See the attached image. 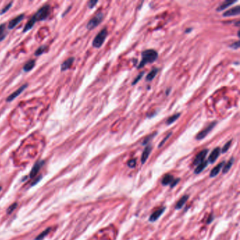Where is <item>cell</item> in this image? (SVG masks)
Instances as JSON below:
<instances>
[{
  "instance_id": "1",
  "label": "cell",
  "mask_w": 240,
  "mask_h": 240,
  "mask_svg": "<svg viewBox=\"0 0 240 240\" xmlns=\"http://www.w3.org/2000/svg\"><path fill=\"white\" fill-rule=\"evenodd\" d=\"M158 58V53L154 50H146L142 53V60L139 63L138 68H141L148 64L155 61Z\"/></svg>"
},
{
  "instance_id": "2",
  "label": "cell",
  "mask_w": 240,
  "mask_h": 240,
  "mask_svg": "<svg viewBox=\"0 0 240 240\" xmlns=\"http://www.w3.org/2000/svg\"><path fill=\"white\" fill-rule=\"evenodd\" d=\"M51 12V6L49 4H45L42 7H41L37 11L36 13L33 15V17L36 21H42L45 20Z\"/></svg>"
},
{
  "instance_id": "3",
  "label": "cell",
  "mask_w": 240,
  "mask_h": 240,
  "mask_svg": "<svg viewBox=\"0 0 240 240\" xmlns=\"http://www.w3.org/2000/svg\"><path fill=\"white\" fill-rule=\"evenodd\" d=\"M107 35H108V31H107V29L105 28L102 30L101 31L97 34V35L95 37L94 40L92 42V46H94V48L101 47L104 42H105Z\"/></svg>"
},
{
  "instance_id": "4",
  "label": "cell",
  "mask_w": 240,
  "mask_h": 240,
  "mask_svg": "<svg viewBox=\"0 0 240 240\" xmlns=\"http://www.w3.org/2000/svg\"><path fill=\"white\" fill-rule=\"evenodd\" d=\"M104 18V13L102 12H99L93 17L92 19L90 20V21L87 24V28L88 30H93L95 28L97 27L100 24V23L102 21Z\"/></svg>"
},
{
  "instance_id": "5",
  "label": "cell",
  "mask_w": 240,
  "mask_h": 240,
  "mask_svg": "<svg viewBox=\"0 0 240 240\" xmlns=\"http://www.w3.org/2000/svg\"><path fill=\"white\" fill-rule=\"evenodd\" d=\"M216 124H217V122H216V121H214V122H212L211 123H210V124H209L206 128H204L202 131L199 132V133L197 134V137H196V139H197V140H201V139L205 138V137H206L207 135L212 131V130L216 127Z\"/></svg>"
},
{
  "instance_id": "6",
  "label": "cell",
  "mask_w": 240,
  "mask_h": 240,
  "mask_svg": "<svg viewBox=\"0 0 240 240\" xmlns=\"http://www.w3.org/2000/svg\"><path fill=\"white\" fill-rule=\"evenodd\" d=\"M28 87V84H25V85H22L21 87H20L18 90H16L14 92H13L12 94H11L9 96L6 98V102H11L13 100H14L16 98H17L21 93Z\"/></svg>"
},
{
  "instance_id": "7",
  "label": "cell",
  "mask_w": 240,
  "mask_h": 240,
  "mask_svg": "<svg viewBox=\"0 0 240 240\" xmlns=\"http://www.w3.org/2000/svg\"><path fill=\"white\" fill-rule=\"evenodd\" d=\"M208 152V150H204L200 151V152L196 156L194 160V165H198L199 164H201V163L204 161H205V158H206Z\"/></svg>"
},
{
  "instance_id": "8",
  "label": "cell",
  "mask_w": 240,
  "mask_h": 240,
  "mask_svg": "<svg viewBox=\"0 0 240 240\" xmlns=\"http://www.w3.org/2000/svg\"><path fill=\"white\" fill-rule=\"evenodd\" d=\"M45 164L44 161H39L36 163L34 165V166L32 167V168L31 170V172L30 173V178H33L34 177H35L37 175V174L38 173V172L39 171V169L41 168L42 166Z\"/></svg>"
},
{
  "instance_id": "9",
  "label": "cell",
  "mask_w": 240,
  "mask_h": 240,
  "mask_svg": "<svg viewBox=\"0 0 240 240\" xmlns=\"http://www.w3.org/2000/svg\"><path fill=\"white\" fill-rule=\"evenodd\" d=\"M24 16H25L24 14H20V15H18V16H16V18L11 20L8 25V28L9 30L14 28L16 25L19 24V23L22 21L23 18H24Z\"/></svg>"
},
{
  "instance_id": "10",
  "label": "cell",
  "mask_w": 240,
  "mask_h": 240,
  "mask_svg": "<svg viewBox=\"0 0 240 240\" xmlns=\"http://www.w3.org/2000/svg\"><path fill=\"white\" fill-rule=\"evenodd\" d=\"M240 14V6H236L234 7L229 9L225 13H223V16L224 17H230V16H239Z\"/></svg>"
},
{
  "instance_id": "11",
  "label": "cell",
  "mask_w": 240,
  "mask_h": 240,
  "mask_svg": "<svg viewBox=\"0 0 240 240\" xmlns=\"http://www.w3.org/2000/svg\"><path fill=\"white\" fill-rule=\"evenodd\" d=\"M165 209V207H162V208L158 209V210H157L155 212H153V213L151 215L149 220H150L151 223L155 222V221L157 220L158 219L160 218V216L164 213Z\"/></svg>"
},
{
  "instance_id": "12",
  "label": "cell",
  "mask_w": 240,
  "mask_h": 240,
  "mask_svg": "<svg viewBox=\"0 0 240 240\" xmlns=\"http://www.w3.org/2000/svg\"><path fill=\"white\" fill-rule=\"evenodd\" d=\"M220 152H221L220 149L219 147H216V148L214 149V150L212 151V152L211 153L210 156H209L208 162L211 163V164H213V163L215 162L217 160V158H218Z\"/></svg>"
},
{
  "instance_id": "13",
  "label": "cell",
  "mask_w": 240,
  "mask_h": 240,
  "mask_svg": "<svg viewBox=\"0 0 240 240\" xmlns=\"http://www.w3.org/2000/svg\"><path fill=\"white\" fill-rule=\"evenodd\" d=\"M74 60L75 59L73 57H70L66 61H64V62H63L61 65V71H66L68 69H69L73 65Z\"/></svg>"
},
{
  "instance_id": "14",
  "label": "cell",
  "mask_w": 240,
  "mask_h": 240,
  "mask_svg": "<svg viewBox=\"0 0 240 240\" xmlns=\"http://www.w3.org/2000/svg\"><path fill=\"white\" fill-rule=\"evenodd\" d=\"M151 150H152V147H151V145L146 146L145 149H144V150L142 153V158H141V161H142V164H144V163L146 161V160L148 159L149 156H150V154Z\"/></svg>"
},
{
  "instance_id": "15",
  "label": "cell",
  "mask_w": 240,
  "mask_h": 240,
  "mask_svg": "<svg viewBox=\"0 0 240 240\" xmlns=\"http://www.w3.org/2000/svg\"><path fill=\"white\" fill-rule=\"evenodd\" d=\"M237 2V1H234V0H227V1H225V2H223V3H222L220 4V6H218V7L216 9V11H223L224 10V9H227V7H229L230 6H231V5H232V4H234V3H236Z\"/></svg>"
},
{
  "instance_id": "16",
  "label": "cell",
  "mask_w": 240,
  "mask_h": 240,
  "mask_svg": "<svg viewBox=\"0 0 240 240\" xmlns=\"http://www.w3.org/2000/svg\"><path fill=\"white\" fill-rule=\"evenodd\" d=\"M224 165H225V162L223 161V162L220 163V164L216 165L215 168H213L210 173L211 178H214V177H216V175H217L220 173V170L222 169V168L224 166Z\"/></svg>"
},
{
  "instance_id": "17",
  "label": "cell",
  "mask_w": 240,
  "mask_h": 240,
  "mask_svg": "<svg viewBox=\"0 0 240 240\" xmlns=\"http://www.w3.org/2000/svg\"><path fill=\"white\" fill-rule=\"evenodd\" d=\"M36 22H37L36 20L35 19V18L33 17V16H32V17L28 20V21L26 24H25L24 28H23V32H26L28 31H29L30 30H31L32 28H33V26L35 25V24Z\"/></svg>"
},
{
  "instance_id": "18",
  "label": "cell",
  "mask_w": 240,
  "mask_h": 240,
  "mask_svg": "<svg viewBox=\"0 0 240 240\" xmlns=\"http://www.w3.org/2000/svg\"><path fill=\"white\" fill-rule=\"evenodd\" d=\"M35 66V60L31 59L27 61L26 64L24 65L23 66V71L25 72H29L31 71V70L33 69V68Z\"/></svg>"
},
{
  "instance_id": "19",
  "label": "cell",
  "mask_w": 240,
  "mask_h": 240,
  "mask_svg": "<svg viewBox=\"0 0 240 240\" xmlns=\"http://www.w3.org/2000/svg\"><path fill=\"white\" fill-rule=\"evenodd\" d=\"M174 180V178L173 175L170 174H167L161 180V184L163 185L166 186L168 185H171V183H173V181Z\"/></svg>"
},
{
  "instance_id": "20",
  "label": "cell",
  "mask_w": 240,
  "mask_h": 240,
  "mask_svg": "<svg viewBox=\"0 0 240 240\" xmlns=\"http://www.w3.org/2000/svg\"><path fill=\"white\" fill-rule=\"evenodd\" d=\"M188 198H189L188 195L183 196V197H182L181 199L179 200L178 202L176 204L175 209H177V210H179V209H181L182 208H183V207L184 206V205L186 204V202H187V201L188 200Z\"/></svg>"
},
{
  "instance_id": "21",
  "label": "cell",
  "mask_w": 240,
  "mask_h": 240,
  "mask_svg": "<svg viewBox=\"0 0 240 240\" xmlns=\"http://www.w3.org/2000/svg\"><path fill=\"white\" fill-rule=\"evenodd\" d=\"M208 164H209L208 161H204L202 163H201V164H199L197 165V167L194 170V173L196 174H199L201 173V172H202L205 168H206L207 165H208Z\"/></svg>"
},
{
  "instance_id": "22",
  "label": "cell",
  "mask_w": 240,
  "mask_h": 240,
  "mask_svg": "<svg viewBox=\"0 0 240 240\" xmlns=\"http://www.w3.org/2000/svg\"><path fill=\"white\" fill-rule=\"evenodd\" d=\"M158 71V69L157 68H153L150 72V73H149L148 75L146 76V80L147 81V82H150V81L152 80L153 79L155 78V76H157Z\"/></svg>"
},
{
  "instance_id": "23",
  "label": "cell",
  "mask_w": 240,
  "mask_h": 240,
  "mask_svg": "<svg viewBox=\"0 0 240 240\" xmlns=\"http://www.w3.org/2000/svg\"><path fill=\"white\" fill-rule=\"evenodd\" d=\"M234 158H231V159H230L229 161H228L227 164L225 165V166L223 167V173L225 174L227 173L228 171H230V168H231V167L232 166L233 164H234Z\"/></svg>"
},
{
  "instance_id": "24",
  "label": "cell",
  "mask_w": 240,
  "mask_h": 240,
  "mask_svg": "<svg viewBox=\"0 0 240 240\" xmlns=\"http://www.w3.org/2000/svg\"><path fill=\"white\" fill-rule=\"evenodd\" d=\"M180 113L174 114L173 116H171V117H170V118H168V119L167 120V121H166V124L169 125L172 124V123H173L174 122H175V121L178 119V118H179V117H180Z\"/></svg>"
},
{
  "instance_id": "25",
  "label": "cell",
  "mask_w": 240,
  "mask_h": 240,
  "mask_svg": "<svg viewBox=\"0 0 240 240\" xmlns=\"http://www.w3.org/2000/svg\"><path fill=\"white\" fill-rule=\"evenodd\" d=\"M46 45L40 46L38 49V50L35 51V55L36 57L40 56V55L42 54L43 53H45L46 52Z\"/></svg>"
},
{
  "instance_id": "26",
  "label": "cell",
  "mask_w": 240,
  "mask_h": 240,
  "mask_svg": "<svg viewBox=\"0 0 240 240\" xmlns=\"http://www.w3.org/2000/svg\"><path fill=\"white\" fill-rule=\"evenodd\" d=\"M4 31H5V24L0 25V41L5 38Z\"/></svg>"
},
{
  "instance_id": "27",
  "label": "cell",
  "mask_w": 240,
  "mask_h": 240,
  "mask_svg": "<svg viewBox=\"0 0 240 240\" xmlns=\"http://www.w3.org/2000/svg\"><path fill=\"white\" fill-rule=\"evenodd\" d=\"M157 134V132H154V133H153V134H151V135H149L148 137H146L145 139H144V141H143V142H142V144L143 145H145V144H148L149 142H150V141L151 140V139H153V137H155V135Z\"/></svg>"
},
{
  "instance_id": "28",
  "label": "cell",
  "mask_w": 240,
  "mask_h": 240,
  "mask_svg": "<svg viewBox=\"0 0 240 240\" xmlns=\"http://www.w3.org/2000/svg\"><path fill=\"white\" fill-rule=\"evenodd\" d=\"M50 230H51V229H50V228H48V229H46V230H45V231H44V232H42V233H41V234H39V235H38V237H36V239H35V240H41L42 239H43V238H44V237H45L46 236V234H48V233H49V232H50Z\"/></svg>"
},
{
  "instance_id": "29",
  "label": "cell",
  "mask_w": 240,
  "mask_h": 240,
  "mask_svg": "<svg viewBox=\"0 0 240 240\" xmlns=\"http://www.w3.org/2000/svg\"><path fill=\"white\" fill-rule=\"evenodd\" d=\"M12 4H13V2H10V3H9V4H7V5H6L5 7L3 8V9H2V10L0 11V15H3L4 13H5L6 12V11H8L9 9H11V6H12Z\"/></svg>"
},
{
  "instance_id": "30",
  "label": "cell",
  "mask_w": 240,
  "mask_h": 240,
  "mask_svg": "<svg viewBox=\"0 0 240 240\" xmlns=\"http://www.w3.org/2000/svg\"><path fill=\"white\" fill-rule=\"evenodd\" d=\"M231 144H232V140H230L229 142H227V143H226L224 146H223L222 151H221V152L222 153H226L227 151V150H229V148L230 147V146H231Z\"/></svg>"
},
{
  "instance_id": "31",
  "label": "cell",
  "mask_w": 240,
  "mask_h": 240,
  "mask_svg": "<svg viewBox=\"0 0 240 240\" xmlns=\"http://www.w3.org/2000/svg\"><path fill=\"white\" fill-rule=\"evenodd\" d=\"M144 72H142V73H139L138 76H137V78L135 79V80L133 81V82H132V85H136V84L139 82V80H140V79L142 78V76H143V75H144Z\"/></svg>"
},
{
  "instance_id": "32",
  "label": "cell",
  "mask_w": 240,
  "mask_h": 240,
  "mask_svg": "<svg viewBox=\"0 0 240 240\" xmlns=\"http://www.w3.org/2000/svg\"><path fill=\"white\" fill-rule=\"evenodd\" d=\"M171 135H172V132H170V133L168 134V135H166V136H165V138H164V139H163V141L161 142V143L159 144V145H158V147L160 148L161 146H162L163 145H164V144H165V142H166V141L168 140V139L170 138V137L171 136Z\"/></svg>"
},
{
  "instance_id": "33",
  "label": "cell",
  "mask_w": 240,
  "mask_h": 240,
  "mask_svg": "<svg viewBox=\"0 0 240 240\" xmlns=\"http://www.w3.org/2000/svg\"><path fill=\"white\" fill-rule=\"evenodd\" d=\"M127 165L129 168H135L136 165V159H131L127 162Z\"/></svg>"
},
{
  "instance_id": "34",
  "label": "cell",
  "mask_w": 240,
  "mask_h": 240,
  "mask_svg": "<svg viewBox=\"0 0 240 240\" xmlns=\"http://www.w3.org/2000/svg\"><path fill=\"white\" fill-rule=\"evenodd\" d=\"M98 3V1H94V0H91V1H90L89 2H88V7H89L90 9H92V8H94V6H95V5H96V4Z\"/></svg>"
},
{
  "instance_id": "35",
  "label": "cell",
  "mask_w": 240,
  "mask_h": 240,
  "mask_svg": "<svg viewBox=\"0 0 240 240\" xmlns=\"http://www.w3.org/2000/svg\"><path fill=\"white\" fill-rule=\"evenodd\" d=\"M239 41H237L235 42L234 43H232L231 45H230V48L233 49V50H238L239 48Z\"/></svg>"
},
{
  "instance_id": "36",
  "label": "cell",
  "mask_w": 240,
  "mask_h": 240,
  "mask_svg": "<svg viewBox=\"0 0 240 240\" xmlns=\"http://www.w3.org/2000/svg\"><path fill=\"white\" fill-rule=\"evenodd\" d=\"M16 204H13V205H11V206L8 209L7 213H11V212H12L16 209Z\"/></svg>"
},
{
  "instance_id": "37",
  "label": "cell",
  "mask_w": 240,
  "mask_h": 240,
  "mask_svg": "<svg viewBox=\"0 0 240 240\" xmlns=\"http://www.w3.org/2000/svg\"><path fill=\"white\" fill-rule=\"evenodd\" d=\"M180 181V179H176V180H174L173 181V183H171V187H175V186L178 183V182Z\"/></svg>"
},
{
  "instance_id": "38",
  "label": "cell",
  "mask_w": 240,
  "mask_h": 240,
  "mask_svg": "<svg viewBox=\"0 0 240 240\" xmlns=\"http://www.w3.org/2000/svg\"><path fill=\"white\" fill-rule=\"evenodd\" d=\"M191 30H192V29H189V30H186V32H188L189 31H191Z\"/></svg>"
},
{
  "instance_id": "39",
  "label": "cell",
  "mask_w": 240,
  "mask_h": 240,
  "mask_svg": "<svg viewBox=\"0 0 240 240\" xmlns=\"http://www.w3.org/2000/svg\"><path fill=\"white\" fill-rule=\"evenodd\" d=\"M1 189H2V188H1V187H0V190H1Z\"/></svg>"
}]
</instances>
